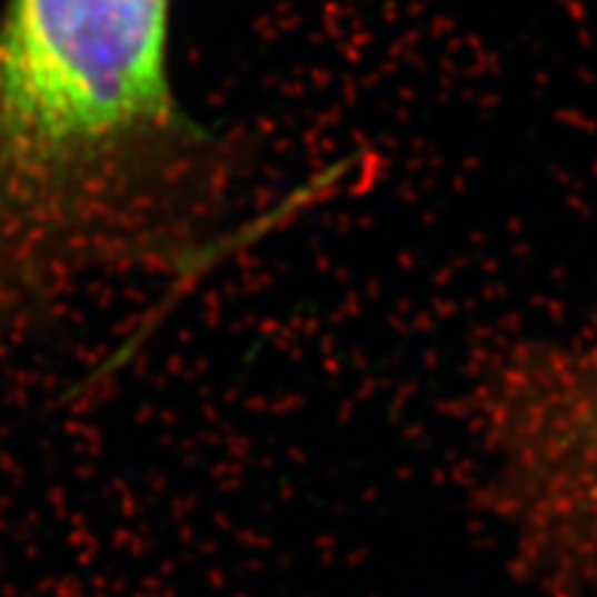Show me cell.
Instances as JSON below:
<instances>
[{"label": "cell", "mask_w": 597, "mask_h": 597, "mask_svg": "<svg viewBox=\"0 0 597 597\" xmlns=\"http://www.w3.org/2000/svg\"><path fill=\"white\" fill-rule=\"evenodd\" d=\"M169 0H6L0 266L145 241L195 133L167 72Z\"/></svg>", "instance_id": "1"}]
</instances>
